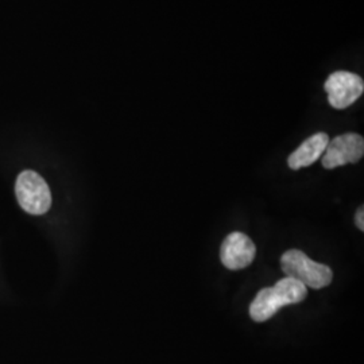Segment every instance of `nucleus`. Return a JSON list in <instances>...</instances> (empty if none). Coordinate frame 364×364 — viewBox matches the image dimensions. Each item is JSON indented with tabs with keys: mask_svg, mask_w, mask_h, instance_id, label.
I'll return each instance as SVG.
<instances>
[{
	"mask_svg": "<svg viewBox=\"0 0 364 364\" xmlns=\"http://www.w3.org/2000/svg\"><path fill=\"white\" fill-rule=\"evenodd\" d=\"M15 195L21 208L30 215H43L52 207L49 185L33 170L22 171L15 183Z\"/></svg>",
	"mask_w": 364,
	"mask_h": 364,
	"instance_id": "nucleus-2",
	"label": "nucleus"
},
{
	"mask_svg": "<svg viewBox=\"0 0 364 364\" xmlns=\"http://www.w3.org/2000/svg\"><path fill=\"white\" fill-rule=\"evenodd\" d=\"M255 254L257 247L254 242L243 232L228 235L221 245V262L230 270L246 269L252 263Z\"/></svg>",
	"mask_w": 364,
	"mask_h": 364,
	"instance_id": "nucleus-5",
	"label": "nucleus"
},
{
	"mask_svg": "<svg viewBox=\"0 0 364 364\" xmlns=\"http://www.w3.org/2000/svg\"><path fill=\"white\" fill-rule=\"evenodd\" d=\"M328 142H329V136L326 132L314 134L311 138L304 141L299 149L290 154L287 159L289 168L299 170L311 166L324 154Z\"/></svg>",
	"mask_w": 364,
	"mask_h": 364,
	"instance_id": "nucleus-6",
	"label": "nucleus"
},
{
	"mask_svg": "<svg viewBox=\"0 0 364 364\" xmlns=\"http://www.w3.org/2000/svg\"><path fill=\"white\" fill-rule=\"evenodd\" d=\"M274 287H277L281 291V294L284 296L287 306L299 304L308 297L306 287L302 285L299 281L293 279V278H289V277L279 279Z\"/></svg>",
	"mask_w": 364,
	"mask_h": 364,
	"instance_id": "nucleus-7",
	"label": "nucleus"
},
{
	"mask_svg": "<svg viewBox=\"0 0 364 364\" xmlns=\"http://www.w3.org/2000/svg\"><path fill=\"white\" fill-rule=\"evenodd\" d=\"M281 267L289 278L312 289L329 287L333 273L332 270L316 260H312L299 250H289L281 258Z\"/></svg>",
	"mask_w": 364,
	"mask_h": 364,
	"instance_id": "nucleus-1",
	"label": "nucleus"
},
{
	"mask_svg": "<svg viewBox=\"0 0 364 364\" xmlns=\"http://www.w3.org/2000/svg\"><path fill=\"white\" fill-rule=\"evenodd\" d=\"M324 90L329 105L336 109H344L363 95V78L352 72L338 70L326 78Z\"/></svg>",
	"mask_w": 364,
	"mask_h": 364,
	"instance_id": "nucleus-3",
	"label": "nucleus"
},
{
	"mask_svg": "<svg viewBox=\"0 0 364 364\" xmlns=\"http://www.w3.org/2000/svg\"><path fill=\"white\" fill-rule=\"evenodd\" d=\"M363 136L355 132H347L328 142L321 162L326 169H335L358 162L363 158Z\"/></svg>",
	"mask_w": 364,
	"mask_h": 364,
	"instance_id": "nucleus-4",
	"label": "nucleus"
},
{
	"mask_svg": "<svg viewBox=\"0 0 364 364\" xmlns=\"http://www.w3.org/2000/svg\"><path fill=\"white\" fill-rule=\"evenodd\" d=\"M355 223H356V225H358V228L360 230V231H364V209L363 207H360V208L356 210V218H355Z\"/></svg>",
	"mask_w": 364,
	"mask_h": 364,
	"instance_id": "nucleus-8",
	"label": "nucleus"
}]
</instances>
